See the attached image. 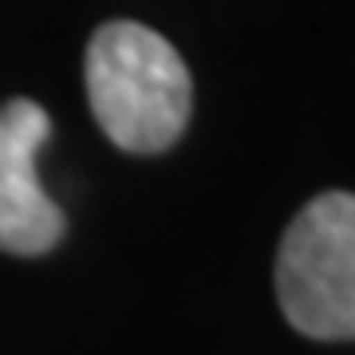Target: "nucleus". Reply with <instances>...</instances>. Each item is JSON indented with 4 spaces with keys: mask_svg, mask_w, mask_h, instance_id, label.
Segmentation results:
<instances>
[{
    "mask_svg": "<svg viewBox=\"0 0 355 355\" xmlns=\"http://www.w3.org/2000/svg\"><path fill=\"white\" fill-rule=\"evenodd\" d=\"M87 103L114 146L162 154L190 123L193 83L166 36L135 20H111L87 44Z\"/></svg>",
    "mask_w": 355,
    "mask_h": 355,
    "instance_id": "nucleus-1",
    "label": "nucleus"
},
{
    "mask_svg": "<svg viewBox=\"0 0 355 355\" xmlns=\"http://www.w3.org/2000/svg\"><path fill=\"white\" fill-rule=\"evenodd\" d=\"M277 296L296 331L355 340V193H320L292 217L277 253Z\"/></svg>",
    "mask_w": 355,
    "mask_h": 355,
    "instance_id": "nucleus-2",
    "label": "nucleus"
},
{
    "mask_svg": "<svg viewBox=\"0 0 355 355\" xmlns=\"http://www.w3.org/2000/svg\"><path fill=\"white\" fill-rule=\"evenodd\" d=\"M51 135L48 111L32 99L0 107V249L40 257L64 237V214L36 178V154Z\"/></svg>",
    "mask_w": 355,
    "mask_h": 355,
    "instance_id": "nucleus-3",
    "label": "nucleus"
}]
</instances>
